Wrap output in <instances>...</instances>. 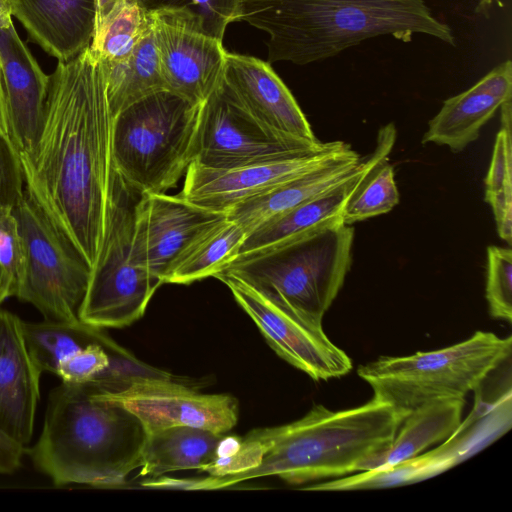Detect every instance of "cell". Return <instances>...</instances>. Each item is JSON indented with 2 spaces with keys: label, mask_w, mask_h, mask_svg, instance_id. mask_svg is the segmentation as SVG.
Listing matches in <instances>:
<instances>
[{
  "label": "cell",
  "mask_w": 512,
  "mask_h": 512,
  "mask_svg": "<svg viewBox=\"0 0 512 512\" xmlns=\"http://www.w3.org/2000/svg\"><path fill=\"white\" fill-rule=\"evenodd\" d=\"M321 144L310 145L265 128L238 105L221 82L200 106L193 162L231 168L296 155Z\"/></svg>",
  "instance_id": "obj_11"
},
{
  "label": "cell",
  "mask_w": 512,
  "mask_h": 512,
  "mask_svg": "<svg viewBox=\"0 0 512 512\" xmlns=\"http://www.w3.org/2000/svg\"><path fill=\"white\" fill-rule=\"evenodd\" d=\"M200 106L161 90L113 117L112 163L140 193H165L195 159Z\"/></svg>",
  "instance_id": "obj_7"
},
{
  "label": "cell",
  "mask_w": 512,
  "mask_h": 512,
  "mask_svg": "<svg viewBox=\"0 0 512 512\" xmlns=\"http://www.w3.org/2000/svg\"><path fill=\"white\" fill-rule=\"evenodd\" d=\"M401 420L386 403L372 398L354 408L332 411L318 404L293 422L256 428L239 438L212 475L161 480L165 488L217 490L266 476L300 485L360 471L364 461L384 451Z\"/></svg>",
  "instance_id": "obj_2"
},
{
  "label": "cell",
  "mask_w": 512,
  "mask_h": 512,
  "mask_svg": "<svg viewBox=\"0 0 512 512\" xmlns=\"http://www.w3.org/2000/svg\"><path fill=\"white\" fill-rule=\"evenodd\" d=\"M112 122L103 66L88 47L49 75L37 145L19 156L26 191L90 268L107 223Z\"/></svg>",
  "instance_id": "obj_1"
},
{
  "label": "cell",
  "mask_w": 512,
  "mask_h": 512,
  "mask_svg": "<svg viewBox=\"0 0 512 512\" xmlns=\"http://www.w3.org/2000/svg\"><path fill=\"white\" fill-rule=\"evenodd\" d=\"M353 241L354 228L339 221L266 251L234 259L221 271L238 277L301 318L322 324L350 270Z\"/></svg>",
  "instance_id": "obj_5"
},
{
  "label": "cell",
  "mask_w": 512,
  "mask_h": 512,
  "mask_svg": "<svg viewBox=\"0 0 512 512\" xmlns=\"http://www.w3.org/2000/svg\"><path fill=\"white\" fill-rule=\"evenodd\" d=\"M142 422L92 383L62 382L49 394L43 429L28 453L57 486L123 485L141 466Z\"/></svg>",
  "instance_id": "obj_4"
},
{
  "label": "cell",
  "mask_w": 512,
  "mask_h": 512,
  "mask_svg": "<svg viewBox=\"0 0 512 512\" xmlns=\"http://www.w3.org/2000/svg\"><path fill=\"white\" fill-rule=\"evenodd\" d=\"M41 373L28 348L24 322L0 309V431L24 447L33 435Z\"/></svg>",
  "instance_id": "obj_18"
},
{
  "label": "cell",
  "mask_w": 512,
  "mask_h": 512,
  "mask_svg": "<svg viewBox=\"0 0 512 512\" xmlns=\"http://www.w3.org/2000/svg\"><path fill=\"white\" fill-rule=\"evenodd\" d=\"M222 82L238 105L265 128L310 145L321 143L270 63L227 51Z\"/></svg>",
  "instance_id": "obj_15"
},
{
  "label": "cell",
  "mask_w": 512,
  "mask_h": 512,
  "mask_svg": "<svg viewBox=\"0 0 512 512\" xmlns=\"http://www.w3.org/2000/svg\"><path fill=\"white\" fill-rule=\"evenodd\" d=\"M99 394L133 413L146 433L191 426L227 434L238 421L235 397L200 393L171 374L139 376L117 391L99 390Z\"/></svg>",
  "instance_id": "obj_12"
},
{
  "label": "cell",
  "mask_w": 512,
  "mask_h": 512,
  "mask_svg": "<svg viewBox=\"0 0 512 512\" xmlns=\"http://www.w3.org/2000/svg\"><path fill=\"white\" fill-rule=\"evenodd\" d=\"M13 213L26 255L15 297L33 305L45 320L79 321L91 268L26 189Z\"/></svg>",
  "instance_id": "obj_9"
},
{
  "label": "cell",
  "mask_w": 512,
  "mask_h": 512,
  "mask_svg": "<svg viewBox=\"0 0 512 512\" xmlns=\"http://www.w3.org/2000/svg\"><path fill=\"white\" fill-rule=\"evenodd\" d=\"M166 90L202 104L221 84L227 50L181 12L148 13Z\"/></svg>",
  "instance_id": "obj_13"
},
{
  "label": "cell",
  "mask_w": 512,
  "mask_h": 512,
  "mask_svg": "<svg viewBox=\"0 0 512 512\" xmlns=\"http://www.w3.org/2000/svg\"><path fill=\"white\" fill-rule=\"evenodd\" d=\"M363 163L364 158L349 147L326 163L234 205L226 212L227 218L248 234L258 225L348 180Z\"/></svg>",
  "instance_id": "obj_21"
},
{
  "label": "cell",
  "mask_w": 512,
  "mask_h": 512,
  "mask_svg": "<svg viewBox=\"0 0 512 512\" xmlns=\"http://www.w3.org/2000/svg\"><path fill=\"white\" fill-rule=\"evenodd\" d=\"M0 70L10 138L20 157L29 156L42 128L49 76L13 24L0 29Z\"/></svg>",
  "instance_id": "obj_17"
},
{
  "label": "cell",
  "mask_w": 512,
  "mask_h": 512,
  "mask_svg": "<svg viewBox=\"0 0 512 512\" xmlns=\"http://www.w3.org/2000/svg\"><path fill=\"white\" fill-rule=\"evenodd\" d=\"M497 133L485 178V201L491 206L498 235L508 245L512 240V99L500 107Z\"/></svg>",
  "instance_id": "obj_29"
},
{
  "label": "cell",
  "mask_w": 512,
  "mask_h": 512,
  "mask_svg": "<svg viewBox=\"0 0 512 512\" xmlns=\"http://www.w3.org/2000/svg\"><path fill=\"white\" fill-rule=\"evenodd\" d=\"M464 405L465 399L444 400L413 411L401 422L390 445L364 461L360 471L392 466L444 442L460 425Z\"/></svg>",
  "instance_id": "obj_24"
},
{
  "label": "cell",
  "mask_w": 512,
  "mask_h": 512,
  "mask_svg": "<svg viewBox=\"0 0 512 512\" xmlns=\"http://www.w3.org/2000/svg\"><path fill=\"white\" fill-rule=\"evenodd\" d=\"M101 63L112 117L139 99L166 90L152 26L128 58Z\"/></svg>",
  "instance_id": "obj_26"
},
{
  "label": "cell",
  "mask_w": 512,
  "mask_h": 512,
  "mask_svg": "<svg viewBox=\"0 0 512 512\" xmlns=\"http://www.w3.org/2000/svg\"><path fill=\"white\" fill-rule=\"evenodd\" d=\"M227 217L195 204L181 194L142 193L137 221L151 274L164 278L178 258L204 232Z\"/></svg>",
  "instance_id": "obj_16"
},
{
  "label": "cell",
  "mask_w": 512,
  "mask_h": 512,
  "mask_svg": "<svg viewBox=\"0 0 512 512\" xmlns=\"http://www.w3.org/2000/svg\"><path fill=\"white\" fill-rule=\"evenodd\" d=\"M512 99V62L505 60L472 87L446 99L429 121L422 144L464 150L477 140L483 126L507 100Z\"/></svg>",
  "instance_id": "obj_19"
},
{
  "label": "cell",
  "mask_w": 512,
  "mask_h": 512,
  "mask_svg": "<svg viewBox=\"0 0 512 512\" xmlns=\"http://www.w3.org/2000/svg\"><path fill=\"white\" fill-rule=\"evenodd\" d=\"M493 3H497L500 7L503 5L501 0H480L478 8L486 9V8L490 7Z\"/></svg>",
  "instance_id": "obj_40"
},
{
  "label": "cell",
  "mask_w": 512,
  "mask_h": 512,
  "mask_svg": "<svg viewBox=\"0 0 512 512\" xmlns=\"http://www.w3.org/2000/svg\"><path fill=\"white\" fill-rule=\"evenodd\" d=\"M512 352L511 337L476 331L451 346L409 356H382L359 366L373 398L388 404L401 422L430 403L465 399L477 391Z\"/></svg>",
  "instance_id": "obj_6"
},
{
  "label": "cell",
  "mask_w": 512,
  "mask_h": 512,
  "mask_svg": "<svg viewBox=\"0 0 512 512\" xmlns=\"http://www.w3.org/2000/svg\"><path fill=\"white\" fill-rule=\"evenodd\" d=\"M349 147L343 141L322 142L303 153L231 168L192 162L180 194L195 204L226 213L234 205L326 163Z\"/></svg>",
  "instance_id": "obj_14"
},
{
  "label": "cell",
  "mask_w": 512,
  "mask_h": 512,
  "mask_svg": "<svg viewBox=\"0 0 512 512\" xmlns=\"http://www.w3.org/2000/svg\"><path fill=\"white\" fill-rule=\"evenodd\" d=\"M12 15L41 48L69 61L91 44L96 19L94 0H10Z\"/></svg>",
  "instance_id": "obj_20"
},
{
  "label": "cell",
  "mask_w": 512,
  "mask_h": 512,
  "mask_svg": "<svg viewBox=\"0 0 512 512\" xmlns=\"http://www.w3.org/2000/svg\"><path fill=\"white\" fill-rule=\"evenodd\" d=\"M14 282L10 274L0 264V305L9 297L14 296Z\"/></svg>",
  "instance_id": "obj_37"
},
{
  "label": "cell",
  "mask_w": 512,
  "mask_h": 512,
  "mask_svg": "<svg viewBox=\"0 0 512 512\" xmlns=\"http://www.w3.org/2000/svg\"><path fill=\"white\" fill-rule=\"evenodd\" d=\"M396 139V128L389 123L379 130L377 156L349 196L342 214L351 225L391 211L400 199L393 165L388 155Z\"/></svg>",
  "instance_id": "obj_27"
},
{
  "label": "cell",
  "mask_w": 512,
  "mask_h": 512,
  "mask_svg": "<svg viewBox=\"0 0 512 512\" xmlns=\"http://www.w3.org/2000/svg\"><path fill=\"white\" fill-rule=\"evenodd\" d=\"M25 193L19 153L8 134L0 130V206L14 208Z\"/></svg>",
  "instance_id": "obj_34"
},
{
  "label": "cell",
  "mask_w": 512,
  "mask_h": 512,
  "mask_svg": "<svg viewBox=\"0 0 512 512\" xmlns=\"http://www.w3.org/2000/svg\"><path fill=\"white\" fill-rule=\"evenodd\" d=\"M226 434L174 426L148 432L141 454L140 476L154 479L169 472H208L219 459Z\"/></svg>",
  "instance_id": "obj_23"
},
{
  "label": "cell",
  "mask_w": 512,
  "mask_h": 512,
  "mask_svg": "<svg viewBox=\"0 0 512 512\" xmlns=\"http://www.w3.org/2000/svg\"><path fill=\"white\" fill-rule=\"evenodd\" d=\"M467 459L462 446L449 437L442 444L388 467L356 472L302 488L308 491H354L409 485L441 474Z\"/></svg>",
  "instance_id": "obj_25"
},
{
  "label": "cell",
  "mask_w": 512,
  "mask_h": 512,
  "mask_svg": "<svg viewBox=\"0 0 512 512\" xmlns=\"http://www.w3.org/2000/svg\"><path fill=\"white\" fill-rule=\"evenodd\" d=\"M96 6L95 29L93 36L103 27L125 0H94Z\"/></svg>",
  "instance_id": "obj_36"
},
{
  "label": "cell",
  "mask_w": 512,
  "mask_h": 512,
  "mask_svg": "<svg viewBox=\"0 0 512 512\" xmlns=\"http://www.w3.org/2000/svg\"><path fill=\"white\" fill-rule=\"evenodd\" d=\"M377 153L376 146L364 157L360 170L348 180L255 227L247 234L234 259L266 251L343 221L345 204Z\"/></svg>",
  "instance_id": "obj_22"
},
{
  "label": "cell",
  "mask_w": 512,
  "mask_h": 512,
  "mask_svg": "<svg viewBox=\"0 0 512 512\" xmlns=\"http://www.w3.org/2000/svg\"><path fill=\"white\" fill-rule=\"evenodd\" d=\"M213 277L229 288L269 346L286 362L315 381L340 378L351 371V358L328 338L322 324L271 302L230 273L220 271Z\"/></svg>",
  "instance_id": "obj_10"
},
{
  "label": "cell",
  "mask_w": 512,
  "mask_h": 512,
  "mask_svg": "<svg viewBox=\"0 0 512 512\" xmlns=\"http://www.w3.org/2000/svg\"><path fill=\"white\" fill-rule=\"evenodd\" d=\"M0 130L9 135L2 75L0 70ZM10 137V135H9Z\"/></svg>",
  "instance_id": "obj_39"
},
{
  "label": "cell",
  "mask_w": 512,
  "mask_h": 512,
  "mask_svg": "<svg viewBox=\"0 0 512 512\" xmlns=\"http://www.w3.org/2000/svg\"><path fill=\"white\" fill-rule=\"evenodd\" d=\"M12 7L10 0H0V29L8 28L12 22Z\"/></svg>",
  "instance_id": "obj_38"
},
{
  "label": "cell",
  "mask_w": 512,
  "mask_h": 512,
  "mask_svg": "<svg viewBox=\"0 0 512 512\" xmlns=\"http://www.w3.org/2000/svg\"><path fill=\"white\" fill-rule=\"evenodd\" d=\"M0 264L12 277L16 292L25 270V246L13 209L3 206H0Z\"/></svg>",
  "instance_id": "obj_33"
},
{
  "label": "cell",
  "mask_w": 512,
  "mask_h": 512,
  "mask_svg": "<svg viewBox=\"0 0 512 512\" xmlns=\"http://www.w3.org/2000/svg\"><path fill=\"white\" fill-rule=\"evenodd\" d=\"M151 26L150 15L134 0H125L93 36L90 51L102 62L123 61Z\"/></svg>",
  "instance_id": "obj_30"
},
{
  "label": "cell",
  "mask_w": 512,
  "mask_h": 512,
  "mask_svg": "<svg viewBox=\"0 0 512 512\" xmlns=\"http://www.w3.org/2000/svg\"><path fill=\"white\" fill-rule=\"evenodd\" d=\"M246 230L227 217L197 238L178 258L164 284H190L213 277L237 256Z\"/></svg>",
  "instance_id": "obj_28"
},
{
  "label": "cell",
  "mask_w": 512,
  "mask_h": 512,
  "mask_svg": "<svg viewBox=\"0 0 512 512\" xmlns=\"http://www.w3.org/2000/svg\"><path fill=\"white\" fill-rule=\"evenodd\" d=\"M141 195L113 167L104 239L79 310V320L89 326L131 325L162 285L150 272L137 221Z\"/></svg>",
  "instance_id": "obj_8"
},
{
  "label": "cell",
  "mask_w": 512,
  "mask_h": 512,
  "mask_svg": "<svg viewBox=\"0 0 512 512\" xmlns=\"http://www.w3.org/2000/svg\"><path fill=\"white\" fill-rule=\"evenodd\" d=\"M147 13L185 14L204 33L223 40L227 26L237 21L241 0H134Z\"/></svg>",
  "instance_id": "obj_31"
},
{
  "label": "cell",
  "mask_w": 512,
  "mask_h": 512,
  "mask_svg": "<svg viewBox=\"0 0 512 512\" xmlns=\"http://www.w3.org/2000/svg\"><path fill=\"white\" fill-rule=\"evenodd\" d=\"M25 447L0 431V474L15 472L21 465Z\"/></svg>",
  "instance_id": "obj_35"
},
{
  "label": "cell",
  "mask_w": 512,
  "mask_h": 512,
  "mask_svg": "<svg viewBox=\"0 0 512 512\" xmlns=\"http://www.w3.org/2000/svg\"><path fill=\"white\" fill-rule=\"evenodd\" d=\"M486 300L490 315L511 322L512 251L491 245L487 248Z\"/></svg>",
  "instance_id": "obj_32"
},
{
  "label": "cell",
  "mask_w": 512,
  "mask_h": 512,
  "mask_svg": "<svg viewBox=\"0 0 512 512\" xmlns=\"http://www.w3.org/2000/svg\"><path fill=\"white\" fill-rule=\"evenodd\" d=\"M237 21L269 35L267 62L322 61L378 36L424 34L455 46L425 0H241Z\"/></svg>",
  "instance_id": "obj_3"
}]
</instances>
